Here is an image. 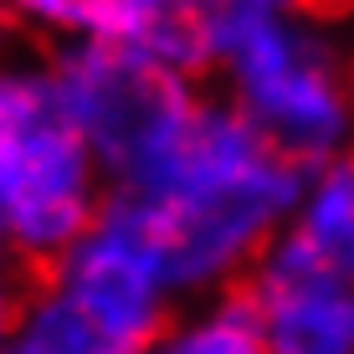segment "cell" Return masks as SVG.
I'll return each mask as SVG.
<instances>
[{
  "mask_svg": "<svg viewBox=\"0 0 354 354\" xmlns=\"http://www.w3.org/2000/svg\"><path fill=\"white\" fill-rule=\"evenodd\" d=\"M46 62L108 190L129 185L205 93L139 46H52Z\"/></svg>",
  "mask_w": 354,
  "mask_h": 354,
  "instance_id": "277c9868",
  "label": "cell"
},
{
  "mask_svg": "<svg viewBox=\"0 0 354 354\" xmlns=\"http://www.w3.org/2000/svg\"><path fill=\"white\" fill-rule=\"evenodd\" d=\"M21 292H26V283H21V277H0V354H6V344H10V334H16Z\"/></svg>",
  "mask_w": 354,
  "mask_h": 354,
  "instance_id": "30bf717a",
  "label": "cell"
},
{
  "mask_svg": "<svg viewBox=\"0 0 354 354\" xmlns=\"http://www.w3.org/2000/svg\"><path fill=\"white\" fill-rule=\"evenodd\" d=\"M216 93L298 169L354 154V77L319 21L283 0H205Z\"/></svg>",
  "mask_w": 354,
  "mask_h": 354,
  "instance_id": "7a4b0ae2",
  "label": "cell"
},
{
  "mask_svg": "<svg viewBox=\"0 0 354 354\" xmlns=\"http://www.w3.org/2000/svg\"><path fill=\"white\" fill-rule=\"evenodd\" d=\"M108 201V175L67 118L52 62L0 52V236L21 272L41 277Z\"/></svg>",
  "mask_w": 354,
  "mask_h": 354,
  "instance_id": "3957f363",
  "label": "cell"
},
{
  "mask_svg": "<svg viewBox=\"0 0 354 354\" xmlns=\"http://www.w3.org/2000/svg\"><path fill=\"white\" fill-rule=\"evenodd\" d=\"M303 175L221 93H201L160 154L108 201L144 231L175 298L195 303L247 288L298 205Z\"/></svg>",
  "mask_w": 354,
  "mask_h": 354,
  "instance_id": "6da1fadb",
  "label": "cell"
},
{
  "mask_svg": "<svg viewBox=\"0 0 354 354\" xmlns=\"http://www.w3.org/2000/svg\"><path fill=\"white\" fill-rule=\"evenodd\" d=\"M144 354H267L262 313L247 288L180 303L175 319L160 328V339Z\"/></svg>",
  "mask_w": 354,
  "mask_h": 354,
  "instance_id": "ba28073f",
  "label": "cell"
},
{
  "mask_svg": "<svg viewBox=\"0 0 354 354\" xmlns=\"http://www.w3.org/2000/svg\"><path fill=\"white\" fill-rule=\"evenodd\" d=\"M267 354H354V288L313 277H247Z\"/></svg>",
  "mask_w": 354,
  "mask_h": 354,
  "instance_id": "52a82bcc",
  "label": "cell"
},
{
  "mask_svg": "<svg viewBox=\"0 0 354 354\" xmlns=\"http://www.w3.org/2000/svg\"><path fill=\"white\" fill-rule=\"evenodd\" d=\"M252 272L354 288V154L303 175V195L288 226L272 236Z\"/></svg>",
  "mask_w": 354,
  "mask_h": 354,
  "instance_id": "8992f818",
  "label": "cell"
},
{
  "mask_svg": "<svg viewBox=\"0 0 354 354\" xmlns=\"http://www.w3.org/2000/svg\"><path fill=\"white\" fill-rule=\"evenodd\" d=\"M41 283L57 288L93 328H103L129 354L149 349L180 308V298L169 288L160 257L149 252L144 231L113 201H103L97 221L46 267Z\"/></svg>",
  "mask_w": 354,
  "mask_h": 354,
  "instance_id": "5b68a950",
  "label": "cell"
},
{
  "mask_svg": "<svg viewBox=\"0 0 354 354\" xmlns=\"http://www.w3.org/2000/svg\"><path fill=\"white\" fill-rule=\"evenodd\" d=\"M16 272H21V267L10 262V247H6V236H0V277H16Z\"/></svg>",
  "mask_w": 354,
  "mask_h": 354,
  "instance_id": "8fae6325",
  "label": "cell"
},
{
  "mask_svg": "<svg viewBox=\"0 0 354 354\" xmlns=\"http://www.w3.org/2000/svg\"><path fill=\"white\" fill-rule=\"evenodd\" d=\"M6 354H129V349L113 344L103 328H93L57 288L31 277L21 292L16 334H10Z\"/></svg>",
  "mask_w": 354,
  "mask_h": 354,
  "instance_id": "9c48e42d",
  "label": "cell"
}]
</instances>
